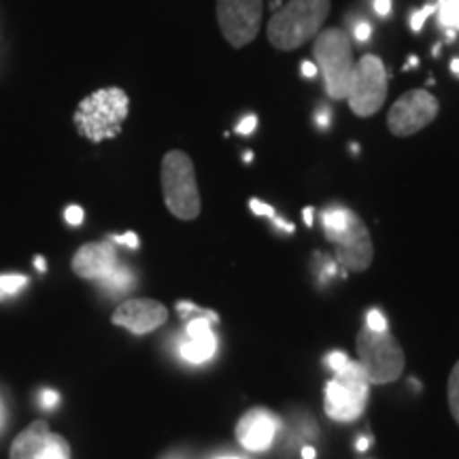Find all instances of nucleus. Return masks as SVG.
I'll return each instance as SVG.
<instances>
[{
  "instance_id": "obj_1",
  "label": "nucleus",
  "mask_w": 459,
  "mask_h": 459,
  "mask_svg": "<svg viewBox=\"0 0 459 459\" xmlns=\"http://www.w3.org/2000/svg\"><path fill=\"white\" fill-rule=\"evenodd\" d=\"M321 226L325 238L334 245L338 266L344 271L361 273L370 266L375 247L366 223L349 206L330 204L321 211Z\"/></svg>"
},
{
  "instance_id": "obj_2",
  "label": "nucleus",
  "mask_w": 459,
  "mask_h": 459,
  "mask_svg": "<svg viewBox=\"0 0 459 459\" xmlns=\"http://www.w3.org/2000/svg\"><path fill=\"white\" fill-rule=\"evenodd\" d=\"M128 108L130 99L122 88H102L79 102L73 122L83 139L102 143L122 132Z\"/></svg>"
},
{
  "instance_id": "obj_3",
  "label": "nucleus",
  "mask_w": 459,
  "mask_h": 459,
  "mask_svg": "<svg viewBox=\"0 0 459 459\" xmlns=\"http://www.w3.org/2000/svg\"><path fill=\"white\" fill-rule=\"evenodd\" d=\"M328 13L330 0H290L273 15L268 24V41L281 51L302 48L317 37Z\"/></svg>"
},
{
  "instance_id": "obj_4",
  "label": "nucleus",
  "mask_w": 459,
  "mask_h": 459,
  "mask_svg": "<svg viewBox=\"0 0 459 459\" xmlns=\"http://www.w3.org/2000/svg\"><path fill=\"white\" fill-rule=\"evenodd\" d=\"M313 62L324 77L330 100H344L353 73V48L349 34L341 28L319 32L313 45Z\"/></svg>"
},
{
  "instance_id": "obj_5",
  "label": "nucleus",
  "mask_w": 459,
  "mask_h": 459,
  "mask_svg": "<svg viewBox=\"0 0 459 459\" xmlns=\"http://www.w3.org/2000/svg\"><path fill=\"white\" fill-rule=\"evenodd\" d=\"M162 192L166 209L177 220L192 221L200 215V192L192 158L172 149L162 160Z\"/></svg>"
},
{
  "instance_id": "obj_6",
  "label": "nucleus",
  "mask_w": 459,
  "mask_h": 459,
  "mask_svg": "<svg viewBox=\"0 0 459 459\" xmlns=\"http://www.w3.org/2000/svg\"><path fill=\"white\" fill-rule=\"evenodd\" d=\"M370 381L366 378L359 361H351L342 370L334 372V378L325 385V415L336 423H351L364 415L368 402Z\"/></svg>"
},
{
  "instance_id": "obj_7",
  "label": "nucleus",
  "mask_w": 459,
  "mask_h": 459,
  "mask_svg": "<svg viewBox=\"0 0 459 459\" xmlns=\"http://www.w3.org/2000/svg\"><path fill=\"white\" fill-rule=\"evenodd\" d=\"M389 90V74L383 60L375 54L361 56L353 65L351 82H349L347 96L351 111L358 117H372L378 108L385 105Z\"/></svg>"
},
{
  "instance_id": "obj_8",
  "label": "nucleus",
  "mask_w": 459,
  "mask_h": 459,
  "mask_svg": "<svg viewBox=\"0 0 459 459\" xmlns=\"http://www.w3.org/2000/svg\"><path fill=\"white\" fill-rule=\"evenodd\" d=\"M358 358L366 378L377 385L395 381L404 370V353L389 330L375 332L364 325L358 334Z\"/></svg>"
},
{
  "instance_id": "obj_9",
  "label": "nucleus",
  "mask_w": 459,
  "mask_h": 459,
  "mask_svg": "<svg viewBox=\"0 0 459 459\" xmlns=\"http://www.w3.org/2000/svg\"><path fill=\"white\" fill-rule=\"evenodd\" d=\"M217 22L232 48H245L260 32L262 0H217Z\"/></svg>"
},
{
  "instance_id": "obj_10",
  "label": "nucleus",
  "mask_w": 459,
  "mask_h": 459,
  "mask_svg": "<svg viewBox=\"0 0 459 459\" xmlns=\"http://www.w3.org/2000/svg\"><path fill=\"white\" fill-rule=\"evenodd\" d=\"M438 100L428 90H411L402 94L389 108L387 128L395 136L417 134L429 126L438 115Z\"/></svg>"
},
{
  "instance_id": "obj_11",
  "label": "nucleus",
  "mask_w": 459,
  "mask_h": 459,
  "mask_svg": "<svg viewBox=\"0 0 459 459\" xmlns=\"http://www.w3.org/2000/svg\"><path fill=\"white\" fill-rule=\"evenodd\" d=\"M11 459H71V445L45 421H34L13 440Z\"/></svg>"
},
{
  "instance_id": "obj_12",
  "label": "nucleus",
  "mask_w": 459,
  "mask_h": 459,
  "mask_svg": "<svg viewBox=\"0 0 459 459\" xmlns=\"http://www.w3.org/2000/svg\"><path fill=\"white\" fill-rule=\"evenodd\" d=\"M281 428V419L271 409H251L240 417L237 426V440L251 453H262L271 449Z\"/></svg>"
},
{
  "instance_id": "obj_13",
  "label": "nucleus",
  "mask_w": 459,
  "mask_h": 459,
  "mask_svg": "<svg viewBox=\"0 0 459 459\" xmlns=\"http://www.w3.org/2000/svg\"><path fill=\"white\" fill-rule=\"evenodd\" d=\"M166 319H169V311L164 304L147 300V298L126 300L113 313V324L130 330L132 334H147V332L158 330L160 325L166 324Z\"/></svg>"
},
{
  "instance_id": "obj_14",
  "label": "nucleus",
  "mask_w": 459,
  "mask_h": 459,
  "mask_svg": "<svg viewBox=\"0 0 459 459\" xmlns=\"http://www.w3.org/2000/svg\"><path fill=\"white\" fill-rule=\"evenodd\" d=\"M117 251L113 243L102 240V243H88L77 251L73 257V273L82 279L100 281L119 268Z\"/></svg>"
},
{
  "instance_id": "obj_15",
  "label": "nucleus",
  "mask_w": 459,
  "mask_h": 459,
  "mask_svg": "<svg viewBox=\"0 0 459 459\" xmlns=\"http://www.w3.org/2000/svg\"><path fill=\"white\" fill-rule=\"evenodd\" d=\"M217 319L200 315L196 319L187 321V338L179 347L181 358L189 361V364H204V361L213 359L217 351V336L211 330V324Z\"/></svg>"
},
{
  "instance_id": "obj_16",
  "label": "nucleus",
  "mask_w": 459,
  "mask_h": 459,
  "mask_svg": "<svg viewBox=\"0 0 459 459\" xmlns=\"http://www.w3.org/2000/svg\"><path fill=\"white\" fill-rule=\"evenodd\" d=\"M100 285L105 287V290L111 291V294H128V291L134 290L136 277H134V273H132L128 266L119 264L117 271L108 274L107 279H102Z\"/></svg>"
},
{
  "instance_id": "obj_17",
  "label": "nucleus",
  "mask_w": 459,
  "mask_h": 459,
  "mask_svg": "<svg viewBox=\"0 0 459 459\" xmlns=\"http://www.w3.org/2000/svg\"><path fill=\"white\" fill-rule=\"evenodd\" d=\"M436 22L443 30L459 32V0H436Z\"/></svg>"
},
{
  "instance_id": "obj_18",
  "label": "nucleus",
  "mask_w": 459,
  "mask_h": 459,
  "mask_svg": "<svg viewBox=\"0 0 459 459\" xmlns=\"http://www.w3.org/2000/svg\"><path fill=\"white\" fill-rule=\"evenodd\" d=\"M449 409H451V415L455 417L457 426H459V361L455 366H453L451 370V377H449Z\"/></svg>"
},
{
  "instance_id": "obj_19",
  "label": "nucleus",
  "mask_w": 459,
  "mask_h": 459,
  "mask_svg": "<svg viewBox=\"0 0 459 459\" xmlns=\"http://www.w3.org/2000/svg\"><path fill=\"white\" fill-rule=\"evenodd\" d=\"M28 285V277L24 274H0V291L4 296L17 294L20 290H24Z\"/></svg>"
},
{
  "instance_id": "obj_20",
  "label": "nucleus",
  "mask_w": 459,
  "mask_h": 459,
  "mask_svg": "<svg viewBox=\"0 0 459 459\" xmlns=\"http://www.w3.org/2000/svg\"><path fill=\"white\" fill-rule=\"evenodd\" d=\"M436 7H438V3H428L426 7L412 11V13H411V22H409L411 30H412V32H421L423 24H426V22H428V17L436 13Z\"/></svg>"
},
{
  "instance_id": "obj_21",
  "label": "nucleus",
  "mask_w": 459,
  "mask_h": 459,
  "mask_svg": "<svg viewBox=\"0 0 459 459\" xmlns=\"http://www.w3.org/2000/svg\"><path fill=\"white\" fill-rule=\"evenodd\" d=\"M313 122L317 126V130L325 132L332 126V108L328 105H317L313 111Z\"/></svg>"
},
{
  "instance_id": "obj_22",
  "label": "nucleus",
  "mask_w": 459,
  "mask_h": 459,
  "mask_svg": "<svg viewBox=\"0 0 459 459\" xmlns=\"http://www.w3.org/2000/svg\"><path fill=\"white\" fill-rule=\"evenodd\" d=\"M351 32H353L355 43L366 45L372 37V24H370V22H366V20H359V22H355V24H353Z\"/></svg>"
},
{
  "instance_id": "obj_23",
  "label": "nucleus",
  "mask_w": 459,
  "mask_h": 459,
  "mask_svg": "<svg viewBox=\"0 0 459 459\" xmlns=\"http://www.w3.org/2000/svg\"><path fill=\"white\" fill-rule=\"evenodd\" d=\"M366 328H370V330H375V332L389 330L385 315L378 311V308H372V311H368V315H366Z\"/></svg>"
},
{
  "instance_id": "obj_24",
  "label": "nucleus",
  "mask_w": 459,
  "mask_h": 459,
  "mask_svg": "<svg viewBox=\"0 0 459 459\" xmlns=\"http://www.w3.org/2000/svg\"><path fill=\"white\" fill-rule=\"evenodd\" d=\"M249 209H251V213H254V215L268 217V220H271V221L274 220V217H277V211H274L271 204L262 203V200H257V198H251L249 200Z\"/></svg>"
},
{
  "instance_id": "obj_25",
  "label": "nucleus",
  "mask_w": 459,
  "mask_h": 459,
  "mask_svg": "<svg viewBox=\"0 0 459 459\" xmlns=\"http://www.w3.org/2000/svg\"><path fill=\"white\" fill-rule=\"evenodd\" d=\"M234 130H237V134H240V136H251L257 130V115L247 113Z\"/></svg>"
},
{
  "instance_id": "obj_26",
  "label": "nucleus",
  "mask_w": 459,
  "mask_h": 459,
  "mask_svg": "<svg viewBox=\"0 0 459 459\" xmlns=\"http://www.w3.org/2000/svg\"><path fill=\"white\" fill-rule=\"evenodd\" d=\"M347 364H349L347 353H342V351H332V353L328 355V366H330V368L334 370V372L342 370Z\"/></svg>"
},
{
  "instance_id": "obj_27",
  "label": "nucleus",
  "mask_w": 459,
  "mask_h": 459,
  "mask_svg": "<svg viewBox=\"0 0 459 459\" xmlns=\"http://www.w3.org/2000/svg\"><path fill=\"white\" fill-rule=\"evenodd\" d=\"M65 217H66V221L71 223V226H79V223L83 221V217H85V213H83V209L82 206H77V204H73V206H68L66 209V213H65Z\"/></svg>"
},
{
  "instance_id": "obj_28",
  "label": "nucleus",
  "mask_w": 459,
  "mask_h": 459,
  "mask_svg": "<svg viewBox=\"0 0 459 459\" xmlns=\"http://www.w3.org/2000/svg\"><path fill=\"white\" fill-rule=\"evenodd\" d=\"M113 243L126 245V247H130V249H139L141 240L134 232H126V234H122V237H113Z\"/></svg>"
},
{
  "instance_id": "obj_29",
  "label": "nucleus",
  "mask_w": 459,
  "mask_h": 459,
  "mask_svg": "<svg viewBox=\"0 0 459 459\" xmlns=\"http://www.w3.org/2000/svg\"><path fill=\"white\" fill-rule=\"evenodd\" d=\"M372 9H375V13L378 17H389L394 4H392V0H372Z\"/></svg>"
},
{
  "instance_id": "obj_30",
  "label": "nucleus",
  "mask_w": 459,
  "mask_h": 459,
  "mask_svg": "<svg viewBox=\"0 0 459 459\" xmlns=\"http://www.w3.org/2000/svg\"><path fill=\"white\" fill-rule=\"evenodd\" d=\"M57 394L54 392V389H45V392L41 394V398H39V402H41L43 409H54V406L57 404Z\"/></svg>"
},
{
  "instance_id": "obj_31",
  "label": "nucleus",
  "mask_w": 459,
  "mask_h": 459,
  "mask_svg": "<svg viewBox=\"0 0 459 459\" xmlns=\"http://www.w3.org/2000/svg\"><path fill=\"white\" fill-rule=\"evenodd\" d=\"M317 73H319V68H317V65H315V62H311V60H302L300 74H302L304 79H315V77H317Z\"/></svg>"
},
{
  "instance_id": "obj_32",
  "label": "nucleus",
  "mask_w": 459,
  "mask_h": 459,
  "mask_svg": "<svg viewBox=\"0 0 459 459\" xmlns=\"http://www.w3.org/2000/svg\"><path fill=\"white\" fill-rule=\"evenodd\" d=\"M273 223H274V226H277V228H281V230H283V232H287V234L296 232V226H294V223H287L285 220H281V217H279V215H277V217H274V220H273Z\"/></svg>"
},
{
  "instance_id": "obj_33",
  "label": "nucleus",
  "mask_w": 459,
  "mask_h": 459,
  "mask_svg": "<svg viewBox=\"0 0 459 459\" xmlns=\"http://www.w3.org/2000/svg\"><path fill=\"white\" fill-rule=\"evenodd\" d=\"M302 217H304V223H307L308 228L313 226V217H315V211L311 209V206H307V209L302 211Z\"/></svg>"
},
{
  "instance_id": "obj_34",
  "label": "nucleus",
  "mask_w": 459,
  "mask_h": 459,
  "mask_svg": "<svg viewBox=\"0 0 459 459\" xmlns=\"http://www.w3.org/2000/svg\"><path fill=\"white\" fill-rule=\"evenodd\" d=\"M34 264H37L39 273H45V271H48V266H45V260H43L41 255H37V257H34Z\"/></svg>"
},
{
  "instance_id": "obj_35",
  "label": "nucleus",
  "mask_w": 459,
  "mask_h": 459,
  "mask_svg": "<svg viewBox=\"0 0 459 459\" xmlns=\"http://www.w3.org/2000/svg\"><path fill=\"white\" fill-rule=\"evenodd\" d=\"M302 457L304 459H315V449H313V446H304Z\"/></svg>"
},
{
  "instance_id": "obj_36",
  "label": "nucleus",
  "mask_w": 459,
  "mask_h": 459,
  "mask_svg": "<svg viewBox=\"0 0 459 459\" xmlns=\"http://www.w3.org/2000/svg\"><path fill=\"white\" fill-rule=\"evenodd\" d=\"M451 73L459 79V57H453L451 60Z\"/></svg>"
},
{
  "instance_id": "obj_37",
  "label": "nucleus",
  "mask_w": 459,
  "mask_h": 459,
  "mask_svg": "<svg viewBox=\"0 0 459 459\" xmlns=\"http://www.w3.org/2000/svg\"><path fill=\"white\" fill-rule=\"evenodd\" d=\"M417 65H419V60H417V57H409V62H406L404 71H409V68H415Z\"/></svg>"
},
{
  "instance_id": "obj_38",
  "label": "nucleus",
  "mask_w": 459,
  "mask_h": 459,
  "mask_svg": "<svg viewBox=\"0 0 459 459\" xmlns=\"http://www.w3.org/2000/svg\"><path fill=\"white\" fill-rule=\"evenodd\" d=\"M366 449H368V440L359 438V440H358V451H366Z\"/></svg>"
},
{
  "instance_id": "obj_39",
  "label": "nucleus",
  "mask_w": 459,
  "mask_h": 459,
  "mask_svg": "<svg viewBox=\"0 0 459 459\" xmlns=\"http://www.w3.org/2000/svg\"><path fill=\"white\" fill-rule=\"evenodd\" d=\"M251 160H254V153H251V152H245V162H247V164H249V162H251Z\"/></svg>"
},
{
  "instance_id": "obj_40",
  "label": "nucleus",
  "mask_w": 459,
  "mask_h": 459,
  "mask_svg": "<svg viewBox=\"0 0 459 459\" xmlns=\"http://www.w3.org/2000/svg\"><path fill=\"white\" fill-rule=\"evenodd\" d=\"M432 54H434V56H438V54H440V43H438V45H434V51H432Z\"/></svg>"
},
{
  "instance_id": "obj_41",
  "label": "nucleus",
  "mask_w": 459,
  "mask_h": 459,
  "mask_svg": "<svg viewBox=\"0 0 459 459\" xmlns=\"http://www.w3.org/2000/svg\"><path fill=\"white\" fill-rule=\"evenodd\" d=\"M217 459H240V457H234V455H223V457H217Z\"/></svg>"
},
{
  "instance_id": "obj_42",
  "label": "nucleus",
  "mask_w": 459,
  "mask_h": 459,
  "mask_svg": "<svg viewBox=\"0 0 459 459\" xmlns=\"http://www.w3.org/2000/svg\"><path fill=\"white\" fill-rule=\"evenodd\" d=\"M3 298H4V294H3V291H0V300H3Z\"/></svg>"
}]
</instances>
